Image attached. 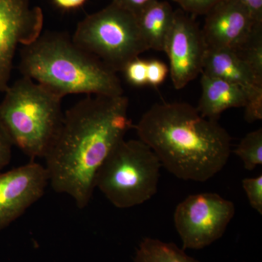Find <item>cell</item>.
I'll list each match as a JSON object with an SVG mask.
<instances>
[{
  "label": "cell",
  "mask_w": 262,
  "mask_h": 262,
  "mask_svg": "<svg viewBox=\"0 0 262 262\" xmlns=\"http://www.w3.org/2000/svg\"><path fill=\"white\" fill-rule=\"evenodd\" d=\"M128 98L88 95L63 114L46 158L53 190L68 194L80 209L89 206L98 169L133 127Z\"/></svg>",
  "instance_id": "cell-1"
},
{
  "label": "cell",
  "mask_w": 262,
  "mask_h": 262,
  "mask_svg": "<svg viewBox=\"0 0 262 262\" xmlns=\"http://www.w3.org/2000/svg\"><path fill=\"white\" fill-rule=\"evenodd\" d=\"M139 139L177 178L206 182L220 173L232 152V139L218 122L187 103H155L135 126Z\"/></svg>",
  "instance_id": "cell-2"
},
{
  "label": "cell",
  "mask_w": 262,
  "mask_h": 262,
  "mask_svg": "<svg viewBox=\"0 0 262 262\" xmlns=\"http://www.w3.org/2000/svg\"><path fill=\"white\" fill-rule=\"evenodd\" d=\"M19 70L62 98L70 94L123 95L116 72L63 32H46L22 46Z\"/></svg>",
  "instance_id": "cell-3"
},
{
  "label": "cell",
  "mask_w": 262,
  "mask_h": 262,
  "mask_svg": "<svg viewBox=\"0 0 262 262\" xmlns=\"http://www.w3.org/2000/svg\"><path fill=\"white\" fill-rule=\"evenodd\" d=\"M5 94L0 125L13 146L32 160L45 159L63 122V98L24 76Z\"/></svg>",
  "instance_id": "cell-4"
},
{
  "label": "cell",
  "mask_w": 262,
  "mask_h": 262,
  "mask_svg": "<svg viewBox=\"0 0 262 262\" xmlns=\"http://www.w3.org/2000/svg\"><path fill=\"white\" fill-rule=\"evenodd\" d=\"M161 167L145 143L123 139L98 169L95 187L117 208L139 206L158 192Z\"/></svg>",
  "instance_id": "cell-5"
},
{
  "label": "cell",
  "mask_w": 262,
  "mask_h": 262,
  "mask_svg": "<svg viewBox=\"0 0 262 262\" xmlns=\"http://www.w3.org/2000/svg\"><path fill=\"white\" fill-rule=\"evenodd\" d=\"M72 38L116 73L149 50L137 18L113 3L81 20Z\"/></svg>",
  "instance_id": "cell-6"
},
{
  "label": "cell",
  "mask_w": 262,
  "mask_h": 262,
  "mask_svg": "<svg viewBox=\"0 0 262 262\" xmlns=\"http://www.w3.org/2000/svg\"><path fill=\"white\" fill-rule=\"evenodd\" d=\"M235 211L232 201L216 193L188 196L177 206L173 217L182 249H203L218 241Z\"/></svg>",
  "instance_id": "cell-7"
},
{
  "label": "cell",
  "mask_w": 262,
  "mask_h": 262,
  "mask_svg": "<svg viewBox=\"0 0 262 262\" xmlns=\"http://www.w3.org/2000/svg\"><path fill=\"white\" fill-rule=\"evenodd\" d=\"M43 24L42 10L29 0H0V93L9 87L17 49L35 41Z\"/></svg>",
  "instance_id": "cell-8"
},
{
  "label": "cell",
  "mask_w": 262,
  "mask_h": 262,
  "mask_svg": "<svg viewBox=\"0 0 262 262\" xmlns=\"http://www.w3.org/2000/svg\"><path fill=\"white\" fill-rule=\"evenodd\" d=\"M207 46L199 26L184 10L174 13L165 53L170 61V72L174 88L184 89L203 72Z\"/></svg>",
  "instance_id": "cell-9"
},
{
  "label": "cell",
  "mask_w": 262,
  "mask_h": 262,
  "mask_svg": "<svg viewBox=\"0 0 262 262\" xmlns=\"http://www.w3.org/2000/svg\"><path fill=\"white\" fill-rule=\"evenodd\" d=\"M48 183L46 166L34 160L0 173V230L18 220L39 201Z\"/></svg>",
  "instance_id": "cell-10"
},
{
  "label": "cell",
  "mask_w": 262,
  "mask_h": 262,
  "mask_svg": "<svg viewBox=\"0 0 262 262\" xmlns=\"http://www.w3.org/2000/svg\"><path fill=\"white\" fill-rule=\"evenodd\" d=\"M205 15L201 30L208 49H238L262 27L238 0H223Z\"/></svg>",
  "instance_id": "cell-11"
},
{
  "label": "cell",
  "mask_w": 262,
  "mask_h": 262,
  "mask_svg": "<svg viewBox=\"0 0 262 262\" xmlns=\"http://www.w3.org/2000/svg\"><path fill=\"white\" fill-rule=\"evenodd\" d=\"M202 73L237 84L248 96L245 119L252 123L262 119V80L230 49H208ZM201 73V74H202Z\"/></svg>",
  "instance_id": "cell-12"
},
{
  "label": "cell",
  "mask_w": 262,
  "mask_h": 262,
  "mask_svg": "<svg viewBox=\"0 0 262 262\" xmlns=\"http://www.w3.org/2000/svg\"><path fill=\"white\" fill-rule=\"evenodd\" d=\"M202 94L196 110L202 116L218 120L230 108L245 107L248 96L244 89L227 81L201 74Z\"/></svg>",
  "instance_id": "cell-13"
},
{
  "label": "cell",
  "mask_w": 262,
  "mask_h": 262,
  "mask_svg": "<svg viewBox=\"0 0 262 262\" xmlns=\"http://www.w3.org/2000/svg\"><path fill=\"white\" fill-rule=\"evenodd\" d=\"M174 13L170 3L157 0L137 17L139 29L148 49L165 51Z\"/></svg>",
  "instance_id": "cell-14"
},
{
  "label": "cell",
  "mask_w": 262,
  "mask_h": 262,
  "mask_svg": "<svg viewBox=\"0 0 262 262\" xmlns=\"http://www.w3.org/2000/svg\"><path fill=\"white\" fill-rule=\"evenodd\" d=\"M134 262H200L173 243L146 237L136 250Z\"/></svg>",
  "instance_id": "cell-15"
},
{
  "label": "cell",
  "mask_w": 262,
  "mask_h": 262,
  "mask_svg": "<svg viewBox=\"0 0 262 262\" xmlns=\"http://www.w3.org/2000/svg\"><path fill=\"white\" fill-rule=\"evenodd\" d=\"M234 152L243 162L246 170H253L258 165H261L262 128L246 134Z\"/></svg>",
  "instance_id": "cell-16"
},
{
  "label": "cell",
  "mask_w": 262,
  "mask_h": 262,
  "mask_svg": "<svg viewBox=\"0 0 262 262\" xmlns=\"http://www.w3.org/2000/svg\"><path fill=\"white\" fill-rule=\"evenodd\" d=\"M234 51L262 80V27L255 31L247 42Z\"/></svg>",
  "instance_id": "cell-17"
},
{
  "label": "cell",
  "mask_w": 262,
  "mask_h": 262,
  "mask_svg": "<svg viewBox=\"0 0 262 262\" xmlns=\"http://www.w3.org/2000/svg\"><path fill=\"white\" fill-rule=\"evenodd\" d=\"M125 80L136 87H142L147 84V61L139 57L131 60L122 71Z\"/></svg>",
  "instance_id": "cell-18"
},
{
  "label": "cell",
  "mask_w": 262,
  "mask_h": 262,
  "mask_svg": "<svg viewBox=\"0 0 262 262\" xmlns=\"http://www.w3.org/2000/svg\"><path fill=\"white\" fill-rule=\"evenodd\" d=\"M250 206L260 215L262 214V176L254 178H246L242 181Z\"/></svg>",
  "instance_id": "cell-19"
},
{
  "label": "cell",
  "mask_w": 262,
  "mask_h": 262,
  "mask_svg": "<svg viewBox=\"0 0 262 262\" xmlns=\"http://www.w3.org/2000/svg\"><path fill=\"white\" fill-rule=\"evenodd\" d=\"M184 12L192 15H206L223 0H173Z\"/></svg>",
  "instance_id": "cell-20"
},
{
  "label": "cell",
  "mask_w": 262,
  "mask_h": 262,
  "mask_svg": "<svg viewBox=\"0 0 262 262\" xmlns=\"http://www.w3.org/2000/svg\"><path fill=\"white\" fill-rule=\"evenodd\" d=\"M169 72L168 66L158 60L147 61V84L158 87L163 83Z\"/></svg>",
  "instance_id": "cell-21"
},
{
  "label": "cell",
  "mask_w": 262,
  "mask_h": 262,
  "mask_svg": "<svg viewBox=\"0 0 262 262\" xmlns=\"http://www.w3.org/2000/svg\"><path fill=\"white\" fill-rule=\"evenodd\" d=\"M157 0H113V3L130 12L136 18Z\"/></svg>",
  "instance_id": "cell-22"
},
{
  "label": "cell",
  "mask_w": 262,
  "mask_h": 262,
  "mask_svg": "<svg viewBox=\"0 0 262 262\" xmlns=\"http://www.w3.org/2000/svg\"><path fill=\"white\" fill-rule=\"evenodd\" d=\"M13 144L0 125V171L10 163Z\"/></svg>",
  "instance_id": "cell-23"
},
{
  "label": "cell",
  "mask_w": 262,
  "mask_h": 262,
  "mask_svg": "<svg viewBox=\"0 0 262 262\" xmlns=\"http://www.w3.org/2000/svg\"><path fill=\"white\" fill-rule=\"evenodd\" d=\"M256 23L262 24V0H238Z\"/></svg>",
  "instance_id": "cell-24"
},
{
  "label": "cell",
  "mask_w": 262,
  "mask_h": 262,
  "mask_svg": "<svg viewBox=\"0 0 262 262\" xmlns=\"http://www.w3.org/2000/svg\"><path fill=\"white\" fill-rule=\"evenodd\" d=\"M88 0H53L57 8L63 10L78 9L85 4Z\"/></svg>",
  "instance_id": "cell-25"
}]
</instances>
